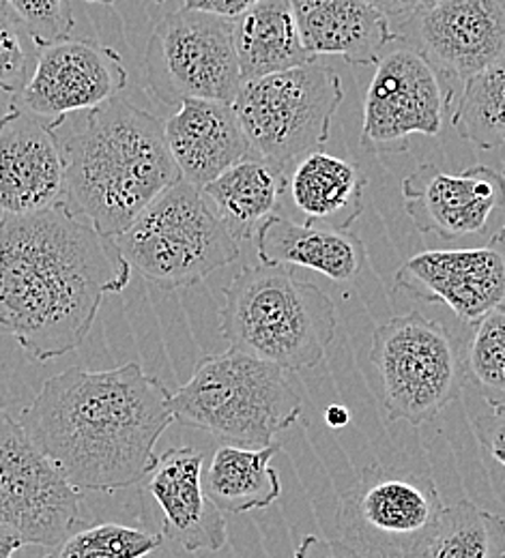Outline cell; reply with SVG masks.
<instances>
[{
    "mask_svg": "<svg viewBox=\"0 0 505 558\" xmlns=\"http://www.w3.org/2000/svg\"><path fill=\"white\" fill-rule=\"evenodd\" d=\"M254 236L263 265L303 267L340 283L356 281L368 267V252L349 228L336 230L272 215Z\"/></svg>",
    "mask_w": 505,
    "mask_h": 558,
    "instance_id": "cell-21",
    "label": "cell"
},
{
    "mask_svg": "<svg viewBox=\"0 0 505 558\" xmlns=\"http://www.w3.org/2000/svg\"><path fill=\"white\" fill-rule=\"evenodd\" d=\"M168 398V387L139 363L70 367L44 383L17 421L70 486L117 492L155 469V447L175 423Z\"/></svg>",
    "mask_w": 505,
    "mask_h": 558,
    "instance_id": "cell-2",
    "label": "cell"
},
{
    "mask_svg": "<svg viewBox=\"0 0 505 558\" xmlns=\"http://www.w3.org/2000/svg\"><path fill=\"white\" fill-rule=\"evenodd\" d=\"M86 2H95V4H112L115 0H86Z\"/></svg>",
    "mask_w": 505,
    "mask_h": 558,
    "instance_id": "cell-40",
    "label": "cell"
},
{
    "mask_svg": "<svg viewBox=\"0 0 505 558\" xmlns=\"http://www.w3.org/2000/svg\"><path fill=\"white\" fill-rule=\"evenodd\" d=\"M168 409L181 425L226 445L261 449L299 421L303 402L285 369L228 347L196 363L192 378L170 393Z\"/></svg>",
    "mask_w": 505,
    "mask_h": 558,
    "instance_id": "cell-5",
    "label": "cell"
},
{
    "mask_svg": "<svg viewBox=\"0 0 505 558\" xmlns=\"http://www.w3.org/2000/svg\"><path fill=\"white\" fill-rule=\"evenodd\" d=\"M59 142L65 187L63 203L101 236H119L179 179L168 153L164 123L143 108L110 99L52 121Z\"/></svg>",
    "mask_w": 505,
    "mask_h": 558,
    "instance_id": "cell-3",
    "label": "cell"
},
{
    "mask_svg": "<svg viewBox=\"0 0 505 558\" xmlns=\"http://www.w3.org/2000/svg\"><path fill=\"white\" fill-rule=\"evenodd\" d=\"M502 172L471 166L458 174L422 163L402 181L405 210L422 234L445 241L480 234L504 205Z\"/></svg>",
    "mask_w": 505,
    "mask_h": 558,
    "instance_id": "cell-16",
    "label": "cell"
},
{
    "mask_svg": "<svg viewBox=\"0 0 505 558\" xmlns=\"http://www.w3.org/2000/svg\"><path fill=\"white\" fill-rule=\"evenodd\" d=\"M389 421L422 425L456 402L467 383L454 336L413 310L378 325L368 354Z\"/></svg>",
    "mask_w": 505,
    "mask_h": 558,
    "instance_id": "cell-8",
    "label": "cell"
},
{
    "mask_svg": "<svg viewBox=\"0 0 505 558\" xmlns=\"http://www.w3.org/2000/svg\"><path fill=\"white\" fill-rule=\"evenodd\" d=\"M241 80L294 70L316 59L305 50L289 0H261L232 20Z\"/></svg>",
    "mask_w": 505,
    "mask_h": 558,
    "instance_id": "cell-23",
    "label": "cell"
},
{
    "mask_svg": "<svg viewBox=\"0 0 505 558\" xmlns=\"http://www.w3.org/2000/svg\"><path fill=\"white\" fill-rule=\"evenodd\" d=\"M0 11H7V7H4V0H0Z\"/></svg>",
    "mask_w": 505,
    "mask_h": 558,
    "instance_id": "cell-41",
    "label": "cell"
},
{
    "mask_svg": "<svg viewBox=\"0 0 505 558\" xmlns=\"http://www.w3.org/2000/svg\"><path fill=\"white\" fill-rule=\"evenodd\" d=\"M325 421H327L329 427L342 429V427H347V425L351 423V413H349V409H345V407H340V404H332V407L325 411Z\"/></svg>",
    "mask_w": 505,
    "mask_h": 558,
    "instance_id": "cell-36",
    "label": "cell"
},
{
    "mask_svg": "<svg viewBox=\"0 0 505 558\" xmlns=\"http://www.w3.org/2000/svg\"><path fill=\"white\" fill-rule=\"evenodd\" d=\"M35 46L72 37L75 17L70 0H4Z\"/></svg>",
    "mask_w": 505,
    "mask_h": 558,
    "instance_id": "cell-30",
    "label": "cell"
},
{
    "mask_svg": "<svg viewBox=\"0 0 505 558\" xmlns=\"http://www.w3.org/2000/svg\"><path fill=\"white\" fill-rule=\"evenodd\" d=\"M436 2H438V0H418V7H420V9H429V7H433Z\"/></svg>",
    "mask_w": 505,
    "mask_h": 558,
    "instance_id": "cell-39",
    "label": "cell"
},
{
    "mask_svg": "<svg viewBox=\"0 0 505 558\" xmlns=\"http://www.w3.org/2000/svg\"><path fill=\"white\" fill-rule=\"evenodd\" d=\"M278 445L248 449L237 445H219L203 473V486L221 513H248L274 505L282 484L278 471L272 466Z\"/></svg>",
    "mask_w": 505,
    "mask_h": 558,
    "instance_id": "cell-25",
    "label": "cell"
},
{
    "mask_svg": "<svg viewBox=\"0 0 505 558\" xmlns=\"http://www.w3.org/2000/svg\"><path fill=\"white\" fill-rule=\"evenodd\" d=\"M130 279L115 239L65 203L0 219V333L33 361L77 349L106 294H121Z\"/></svg>",
    "mask_w": 505,
    "mask_h": 558,
    "instance_id": "cell-1",
    "label": "cell"
},
{
    "mask_svg": "<svg viewBox=\"0 0 505 558\" xmlns=\"http://www.w3.org/2000/svg\"><path fill=\"white\" fill-rule=\"evenodd\" d=\"M164 138L179 177L199 190L250 155L237 112L226 101H181L164 123Z\"/></svg>",
    "mask_w": 505,
    "mask_h": 558,
    "instance_id": "cell-19",
    "label": "cell"
},
{
    "mask_svg": "<svg viewBox=\"0 0 505 558\" xmlns=\"http://www.w3.org/2000/svg\"><path fill=\"white\" fill-rule=\"evenodd\" d=\"M368 177L353 161L312 150L289 177L290 198L303 223L347 230L363 213Z\"/></svg>",
    "mask_w": 505,
    "mask_h": 558,
    "instance_id": "cell-22",
    "label": "cell"
},
{
    "mask_svg": "<svg viewBox=\"0 0 505 558\" xmlns=\"http://www.w3.org/2000/svg\"><path fill=\"white\" fill-rule=\"evenodd\" d=\"M261 0H183L185 9H194V11H205V13H214L226 20H235L241 13H245L250 7H254Z\"/></svg>",
    "mask_w": 505,
    "mask_h": 558,
    "instance_id": "cell-34",
    "label": "cell"
},
{
    "mask_svg": "<svg viewBox=\"0 0 505 558\" xmlns=\"http://www.w3.org/2000/svg\"><path fill=\"white\" fill-rule=\"evenodd\" d=\"M203 462L196 447H170L146 475V489L164 513L159 535L185 553H219L228 544L226 518L203 486Z\"/></svg>",
    "mask_w": 505,
    "mask_h": 558,
    "instance_id": "cell-18",
    "label": "cell"
},
{
    "mask_svg": "<svg viewBox=\"0 0 505 558\" xmlns=\"http://www.w3.org/2000/svg\"><path fill=\"white\" fill-rule=\"evenodd\" d=\"M164 537L123 524H77L44 558H145L159 550Z\"/></svg>",
    "mask_w": 505,
    "mask_h": 558,
    "instance_id": "cell-28",
    "label": "cell"
},
{
    "mask_svg": "<svg viewBox=\"0 0 505 558\" xmlns=\"http://www.w3.org/2000/svg\"><path fill=\"white\" fill-rule=\"evenodd\" d=\"M462 93L452 110V128L480 150H497L505 138L504 61L462 82Z\"/></svg>",
    "mask_w": 505,
    "mask_h": 558,
    "instance_id": "cell-26",
    "label": "cell"
},
{
    "mask_svg": "<svg viewBox=\"0 0 505 558\" xmlns=\"http://www.w3.org/2000/svg\"><path fill=\"white\" fill-rule=\"evenodd\" d=\"M491 558H505V539H502V542H500V544L493 548Z\"/></svg>",
    "mask_w": 505,
    "mask_h": 558,
    "instance_id": "cell-38",
    "label": "cell"
},
{
    "mask_svg": "<svg viewBox=\"0 0 505 558\" xmlns=\"http://www.w3.org/2000/svg\"><path fill=\"white\" fill-rule=\"evenodd\" d=\"M24 548L22 542L17 537H13L11 533L0 529V558H15V553Z\"/></svg>",
    "mask_w": 505,
    "mask_h": 558,
    "instance_id": "cell-37",
    "label": "cell"
},
{
    "mask_svg": "<svg viewBox=\"0 0 505 558\" xmlns=\"http://www.w3.org/2000/svg\"><path fill=\"white\" fill-rule=\"evenodd\" d=\"M219 333L230 349L301 372L325 359L336 336V307L292 267L261 263L226 283Z\"/></svg>",
    "mask_w": 505,
    "mask_h": 558,
    "instance_id": "cell-4",
    "label": "cell"
},
{
    "mask_svg": "<svg viewBox=\"0 0 505 558\" xmlns=\"http://www.w3.org/2000/svg\"><path fill=\"white\" fill-rule=\"evenodd\" d=\"M35 61L24 46V28L9 11H0V90L17 95Z\"/></svg>",
    "mask_w": 505,
    "mask_h": 558,
    "instance_id": "cell-31",
    "label": "cell"
},
{
    "mask_svg": "<svg viewBox=\"0 0 505 558\" xmlns=\"http://www.w3.org/2000/svg\"><path fill=\"white\" fill-rule=\"evenodd\" d=\"M301 41L316 59L342 57L349 65H376L400 41L389 20L365 0H289Z\"/></svg>",
    "mask_w": 505,
    "mask_h": 558,
    "instance_id": "cell-20",
    "label": "cell"
},
{
    "mask_svg": "<svg viewBox=\"0 0 505 558\" xmlns=\"http://www.w3.org/2000/svg\"><path fill=\"white\" fill-rule=\"evenodd\" d=\"M82 492L0 411V529L22 546H57L80 520Z\"/></svg>",
    "mask_w": 505,
    "mask_h": 558,
    "instance_id": "cell-11",
    "label": "cell"
},
{
    "mask_svg": "<svg viewBox=\"0 0 505 558\" xmlns=\"http://www.w3.org/2000/svg\"><path fill=\"white\" fill-rule=\"evenodd\" d=\"M342 99L338 73L308 63L243 82L232 108L250 153L289 172L303 155L327 144Z\"/></svg>",
    "mask_w": 505,
    "mask_h": 558,
    "instance_id": "cell-7",
    "label": "cell"
},
{
    "mask_svg": "<svg viewBox=\"0 0 505 558\" xmlns=\"http://www.w3.org/2000/svg\"><path fill=\"white\" fill-rule=\"evenodd\" d=\"M441 511V494L429 475L370 464L340 496L336 526L361 557L420 558Z\"/></svg>",
    "mask_w": 505,
    "mask_h": 558,
    "instance_id": "cell-9",
    "label": "cell"
},
{
    "mask_svg": "<svg viewBox=\"0 0 505 558\" xmlns=\"http://www.w3.org/2000/svg\"><path fill=\"white\" fill-rule=\"evenodd\" d=\"M294 558H365L345 542H329L318 535H305L294 550Z\"/></svg>",
    "mask_w": 505,
    "mask_h": 558,
    "instance_id": "cell-33",
    "label": "cell"
},
{
    "mask_svg": "<svg viewBox=\"0 0 505 558\" xmlns=\"http://www.w3.org/2000/svg\"><path fill=\"white\" fill-rule=\"evenodd\" d=\"M201 190L241 243L252 241L261 223L280 209L289 190V172L248 155Z\"/></svg>",
    "mask_w": 505,
    "mask_h": 558,
    "instance_id": "cell-24",
    "label": "cell"
},
{
    "mask_svg": "<svg viewBox=\"0 0 505 558\" xmlns=\"http://www.w3.org/2000/svg\"><path fill=\"white\" fill-rule=\"evenodd\" d=\"M146 2H166V0H146Z\"/></svg>",
    "mask_w": 505,
    "mask_h": 558,
    "instance_id": "cell-42",
    "label": "cell"
},
{
    "mask_svg": "<svg viewBox=\"0 0 505 558\" xmlns=\"http://www.w3.org/2000/svg\"><path fill=\"white\" fill-rule=\"evenodd\" d=\"M398 35L441 80L465 82L504 61V0H438L418 9Z\"/></svg>",
    "mask_w": 505,
    "mask_h": 558,
    "instance_id": "cell-14",
    "label": "cell"
},
{
    "mask_svg": "<svg viewBox=\"0 0 505 558\" xmlns=\"http://www.w3.org/2000/svg\"><path fill=\"white\" fill-rule=\"evenodd\" d=\"M35 48V65L13 106L50 123L119 97L130 82L123 57L97 41L65 37Z\"/></svg>",
    "mask_w": 505,
    "mask_h": 558,
    "instance_id": "cell-13",
    "label": "cell"
},
{
    "mask_svg": "<svg viewBox=\"0 0 505 558\" xmlns=\"http://www.w3.org/2000/svg\"><path fill=\"white\" fill-rule=\"evenodd\" d=\"M372 9H376L381 15H385L392 22L405 24L420 7L418 0H365Z\"/></svg>",
    "mask_w": 505,
    "mask_h": 558,
    "instance_id": "cell-35",
    "label": "cell"
},
{
    "mask_svg": "<svg viewBox=\"0 0 505 558\" xmlns=\"http://www.w3.org/2000/svg\"><path fill=\"white\" fill-rule=\"evenodd\" d=\"M473 432L484 453L489 475L502 494L505 469V407H489V413L473 421Z\"/></svg>",
    "mask_w": 505,
    "mask_h": 558,
    "instance_id": "cell-32",
    "label": "cell"
},
{
    "mask_svg": "<svg viewBox=\"0 0 505 558\" xmlns=\"http://www.w3.org/2000/svg\"><path fill=\"white\" fill-rule=\"evenodd\" d=\"M143 73L148 95L164 106L185 99L232 104L243 84L232 20L185 7L164 15L148 37Z\"/></svg>",
    "mask_w": 505,
    "mask_h": 558,
    "instance_id": "cell-10",
    "label": "cell"
},
{
    "mask_svg": "<svg viewBox=\"0 0 505 558\" xmlns=\"http://www.w3.org/2000/svg\"><path fill=\"white\" fill-rule=\"evenodd\" d=\"M502 539V515L482 511L471 500H458L443 507L433 537L420 558H491Z\"/></svg>",
    "mask_w": 505,
    "mask_h": 558,
    "instance_id": "cell-27",
    "label": "cell"
},
{
    "mask_svg": "<svg viewBox=\"0 0 505 558\" xmlns=\"http://www.w3.org/2000/svg\"><path fill=\"white\" fill-rule=\"evenodd\" d=\"M115 243L132 274L168 292L194 288L241 254L239 241L203 190L181 177Z\"/></svg>",
    "mask_w": 505,
    "mask_h": 558,
    "instance_id": "cell-6",
    "label": "cell"
},
{
    "mask_svg": "<svg viewBox=\"0 0 505 558\" xmlns=\"http://www.w3.org/2000/svg\"><path fill=\"white\" fill-rule=\"evenodd\" d=\"M465 363V378L489 407H505V307L497 305L476 323Z\"/></svg>",
    "mask_w": 505,
    "mask_h": 558,
    "instance_id": "cell-29",
    "label": "cell"
},
{
    "mask_svg": "<svg viewBox=\"0 0 505 558\" xmlns=\"http://www.w3.org/2000/svg\"><path fill=\"white\" fill-rule=\"evenodd\" d=\"M65 166L50 121L15 106L0 117V219L63 203Z\"/></svg>",
    "mask_w": 505,
    "mask_h": 558,
    "instance_id": "cell-17",
    "label": "cell"
},
{
    "mask_svg": "<svg viewBox=\"0 0 505 558\" xmlns=\"http://www.w3.org/2000/svg\"><path fill=\"white\" fill-rule=\"evenodd\" d=\"M454 90L409 46L385 50L365 93L361 146L376 155L407 153L413 136H436Z\"/></svg>",
    "mask_w": 505,
    "mask_h": 558,
    "instance_id": "cell-12",
    "label": "cell"
},
{
    "mask_svg": "<svg viewBox=\"0 0 505 558\" xmlns=\"http://www.w3.org/2000/svg\"><path fill=\"white\" fill-rule=\"evenodd\" d=\"M394 283L420 301L445 303L462 323L476 325L504 305V230L484 247L422 252L396 271Z\"/></svg>",
    "mask_w": 505,
    "mask_h": 558,
    "instance_id": "cell-15",
    "label": "cell"
}]
</instances>
